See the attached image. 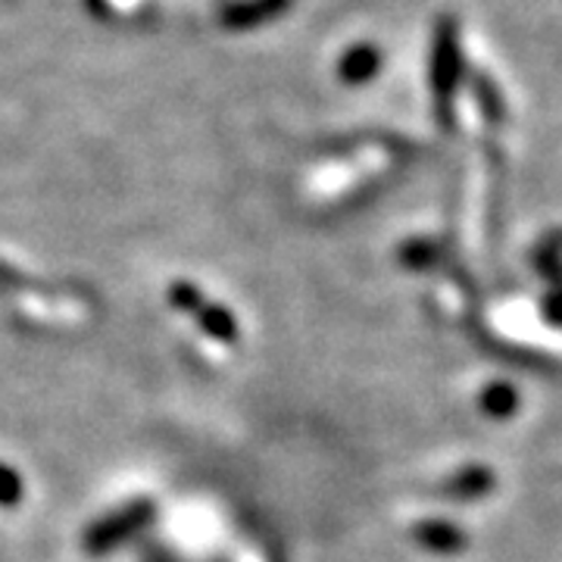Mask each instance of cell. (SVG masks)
I'll return each instance as SVG.
<instances>
[{
	"label": "cell",
	"instance_id": "6da1fadb",
	"mask_svg": "<svg viewBox=\"0 0 562 562\" xmlns=\"http://www.w3.org/2000/svg\"><path fill=\"white\" fill-rule=\"evenodd\" d=\"M150 513H154L150 503H128V506H122L120 513L106 516L103 522H98L88 535H85V547H88L91 553H106V550H113V547L125 541L128 535H135L140 525L150 519Z\"/></svg>",
	"mask_w": 562,
	"mask_h": 562
},
{
	"label": "cell",
	"instance_id": "277c9868",
	"mask_svg": "<svg viewBox=\"0 0 562 562\" xmlns=\"http://www.w3.org/2000/svg\"><path fill=\"white\" fill-rule=\"evenodd\" d=\"M198 319H201L203 331L213 335V338H220V341H235L238 338V325H235V319L222 306L203 303L201 310H198Z\"/></svg>",
	"mask_w": 562,
	"mask_h": 562
},
{
	"label": "cell",
	"instance_id": "7a4b0ae2",
	"mask_svg": "<svg viewBox=\"0 0 562 562\" xmlns=\"http://www.w3.org/2000/svg\"><path fill=\"white\" fill-rule=\"evenodd\" d=\"M288 7L291 0H235L222 10V25L228 32H247V29L279 20Z\"/></svg>",
	"mask_w": 562,
	"mask_h": 562
},
{
	"label": "cell",
	"instance_id": "5b68a950",
	"mask_svg": "<svg viewBox=\"0 0 562 562\" xmlns=\"http://www.w3.org/2000/svg\"><path fill=\"white\" fill-rule=\"evenodd\" d=\"M22 497V482L20 475L7 465H0V503L3 506H16Z\"/></svg>",
	"mask_w": 562,
	"mask_h": 562
},
{
	"label": "cell",
	"instance_id": "3957f363",
	"mask_svg": "<svg viewBox=\"0 0 562 562\" xmlns=\"http://www.w3.org/2000/svg\"><path fill=\"white\" fill-rule=\"evenodd\" d=\"M375 69H379V50H375L372 44H357V47H350V50L344 54L341 76L344 81H350V85L369 81L375 76Z\"/></svg>",
	"mask_w": 562,
	"mask_h": 562
},
{
	"label": "cell",
	"instance_id": "8992f818",
	"mask_svg": "<svg viewBox=\"0 0 562 562\" xmlns=\"http://www.w3.org/2000/svg\"><path fill=\"white\" fill-rule=\"evenodd\" d=\"M88 7L98 10V13H106V10H103V0H88Z\"/></svg>",
	"mask_w": 562,
	"mask_h": 562
}]
</instances>
